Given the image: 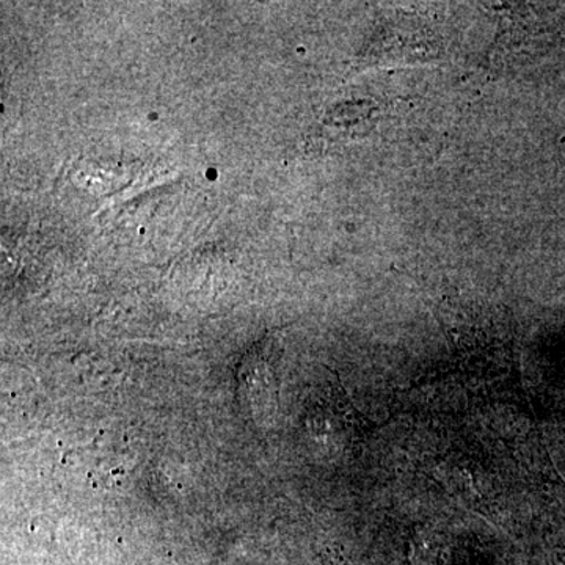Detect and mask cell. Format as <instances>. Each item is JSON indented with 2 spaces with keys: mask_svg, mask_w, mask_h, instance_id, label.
I'll list each match as a JSON object with an SVG mask.
<instances>
[]
</instances>
